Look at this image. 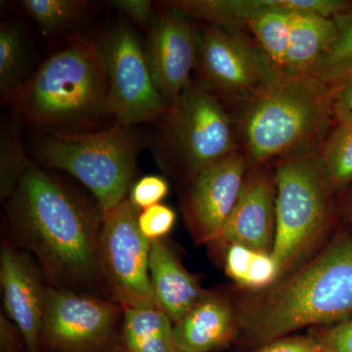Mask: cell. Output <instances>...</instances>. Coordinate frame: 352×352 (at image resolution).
Segmentation results:
<instances>
[{
    "instance_id": "cell-3",
    "label": "cell",
    "mask_w": 352,
    "mask_h": 352,
    "mask_svg": "<svg viewBox=\"0 0 352 352\" xmlns=\"http://www.w3.org/2000/svg\"><path fill=\"white\" fill-rule=\"evenodd\" d=\"M337 91L316 76L280 71L241 102L234 118L251 166L315 153L335 117Z\"/></svg>"
},
{
    "instance_id": "cell-23",
    "label": "cell",
    "mask_w": 352,
    "mask_h": 352,
    "mask_svg": "<svg viewBox=\"0 0 352 352\" xmlns=\"http://www.w3.org/2000/svg\"><path fill=\"white\" fill-rule=\"evenodd\" d=\"M19 6L46 36L74 32L87 17L91 3L85 0H23Z\"/></svg>"
},
{
    "instance_id": "cell-26",
    "label": "cell",
    "mask_w": 352,
    "mask_h": 352,
    "mask_svg": "<svg viewBox=\"0 0 352 352\" xmlns=\"http://www.w3.org/2000/svg\"><path fill=\"white\" fill-rule=\"evenodd\" d=\"M175 210L163 204H157L140 212L138 215V226L141 233L150 242L162 240L168 235L175 226Z\"/></svg>"
},
{
    "instance_id": "cell-17",
    "label": "cell",
    "mask_w": 352,
    "mask_h": 352,
    "mask_svg": "<svg viewBox=\"0 0 352 352\" xmlns=\"http://www.w3.org/2000/svg\"><path fill=\"white\" fill-rule=\"evenodd\" d=\"M150 280L157 305L173 324L182 318L205 295V289L190 274L162 240L153 241L149 258Z\"/></svg>"
},
{
    "instance_id": "cell-14",
    "label": "cell",
    "mask_w": 352,
    "mask_h": 352,
    "mask_svg": "<svg viewBox=\"0 0 352 352\" xmlns=\"http://www.w3.org/2000/svg\"><path fill=\"white\" fill-rule=\"evenodd\" d=\"M0 284L6 316L24 337L28 351L41 352L48 285L31 254L3 238L0 248Z\"/></svg>"
},
{
    "instance_id": "cell-31",
    "label": "cell",
    "mask_w": 352,
    "mask_h": 352,
    "mask_svg": "<svg viewBox=\"0 0 352 352\" xmlns=\"http://www.w3.org/2000/svg\"><path fill=\"white\" fill-rule=\"evenodd\" d=\"M0 352H29L22 333L3 311L0 314Z\"/></svg>"
},
{
    "instance_id": "cell-25",
    "label": "cell",
    "mask_w": 352,
    "mask_h": 352,
    "mask_svg": "<svg viewBox=\"0 0 352 352\" xmlns=\"http://www.w3.org/2000/svg\"><path fill=\"white\" fill-rule=\"evenodd\" d=\"M337 38L321 58L311 76L331 87H338L352 74V9L333 18Z\"/></svg>"
},
{
    "instance_id": "cell-16",
    "label": "cell",
    "mask_w": 352,
    "mask_h": 352,
    "mask_svg": "<svg viewBox=\"0 0 352 352\" xmlns=\"http://www.w3.org/2000/svg\"><path fill=\"white\" fill-rule=\"evenodd\" d=\"M239 326L232 305L223 296L206 292L180 320L173 324L178 351L212 352L226 349Z\"/></svg>"
},
{
    "instance_id": "cell-5",
    "label": "cell",
    "mask_w": 352,
    "mask_h": 352,
    "mask_svg": "<svg viewBox=\"0 0 352 352\" xmlns=\"http://www.w3.org/2000/svg\"><path fill=\"white\" fill-rule=\"evenodd\" d=\"M143 143L134 126L113 124L87 133H41L34 152L39 166L73 176L107 212L127 199Z\"/></svg>"
},
{
    "instance_id": "cell-19",
    "label": "cell",
    "mask_w": 352,
    "mask_h": 352,
    "mask_svg": "<svg viewBox=\"0 0 352 352\" xmlns=\"http://www.w3.org/2000/svg\"><path fill=\"white\" fill-rule=\"evenodd\" d=\"M173 323L155 307L124 308L117 352H177Z\"/></svg>"
},
{
    "instance_id": "cell-21",
    "label": "cell",
    "mask_w": 352,
    "mask_h": 352,
    "mask_svg": "<svg viewBox=\"0 0 352 352\" xmlns=\"http://www.w3.org/2000/svg\"><path fill=\"white\" fill-rule=\"evenodd\" d=\"M27 44L20 25L6 21L0 25V100L10 106L27 82Z\"/></svg>"
},
{
    "instance_id": "cell-11",
    "label": "cell",
    "mask_w": 352,
    "mask_h": 352,
    "mask_svg": "<svg viewBox=\"0 0 352 352\" xmlns=\"http://www.w3.org/2000/svg\"><path fill=\"white\" fill-rule=\"evenodd\" d=\"M98 44L107 68L115 124L134 126L161 120L170 106L155 85L136 32L126 24L117 25Z\"/></svg>"
},
{
    "instance_id": "cell-8",
    "label": "cell",
    "mask_w": 352,
    "mask_h": 352,
    "mask_svg": "<svg viewBox=\"0 0 352 352\" xmlns=\"http://www.w3.org/2000/svg\"><path fill=\"white\" fill-rule=\"evenodd\" d=\"M138 215L126 199L104 212L99 236L102 291L122 308L157 307L149 273L151 242L139 229Z\"/></svg>"
},
{
    "instance_id": "cell-33",
    "label": "cell",
    "mask_w": 352,
    "mask_h": 352,
    "mask_svg": "<svg viewBox=\"0 0 352 352\" xmlns=\"http://www.w3.org/2000/svg\"><path fill=\"white\" fill-rule=\"evenodd\" d=\"M342 214L346 221L352 223V186L347 190L342 205Z\"/></svg>"
},
{
    "instance_id": "cell-12",
    "label": "cell",
    "mask_w": 352,
    "mask_h": 352,
    "mask_svg": "<svg viewBox=\"0 0 352 352\" xmlns=\"http://www.w3.org/2000/svg\"><path fill=\"white\" fill-rule=\"evenodd\" d=\"M161 6L163 9L156 14L144 47L155 85L171 108L192 82L199 27L189 16Z\"/></svg>"
},
{
    "instance_id": "cell-20",
    "label": "cell",
    "mask_w": 352,
    "mask_h": 352,
    "mask_svg": "<svg viewBox=\"0 0 352 352\" xmlns=\"http://www.w3.org/2000/svg\"><path fill=\"white\" fill-rule=\"evenodd\" d=\"M333 195L352 186V112L336 109L335 117L315 151Z\"/></svg>"
},
{
    "instance_id": "cell-9",
    "label": "cell",
    "mask_w": 352,
    "mask_h": 352,
    "mask_svg": "<svg viewBox=\"0 0 352 352\" xmlns=\"http://www.w3.org/2000/svg\"><path fill=\"white\" fill-rule=\"evenodd\" d=\"M122 318L105 296L48 286L41 352H117Z\"/></svg>"
},
{
    "instance_id": "cell-22",
    "label": "cell",
    "mask_w": 352,
    "mask_h": 352,
    "mask_svg": "<svg viewBox=\"0 0 352 352\" xmlns=\"http://www.w3.org/2000/svg\"><path fill=\"white\" fill-rule=\"evenodd\" d=\"M226 270L236 283L254 289L267 288L281 278L279 265L271 252L237 244L227 247Z\"/></svg>"
},
{
    "instance_id": "cell-15",
    "label": "cell",
    "mask_w": 352,
    "mask_h": 352,
    "mask_svg": "<svg viewBox=\"0 0 352 352\" xmlns=\"http://www.w3.org/2000/svg\"><path fill=\"white\" fill-rule=\"evenodd\" d=\"M276 194L274 166H251L233 212L210 244H237L271 252L276 231Z\"/></svg>"
},
{
    "instance_id": "cell-10",
    "label": "cell",
    "mask_w": 352,
    "mask_h": 352,
    "mask_svg": "<svg viewBox=\"0 0 352 352\" xmlns=\"http://www.w3.org/2000/svg\"><path fill=\"white\" fill-rule=\"evenodd\" d=\"M198 27L197 82L217 98L241 103L281 71L245 32H227L201 22Z\"/></svg>"
},
{
    "instance_id": "cell-29",
    "label": "cell",
    "mask_w": 352,
    "mask_h": 352,
    "mask_svg": "<svg viewBox=\"0 0 352 352\" xmlns=\"http://www.w3.org/2000/svg\"><path fill=\"white\" fill-rule=\"evenodd\" d=\"M254 352H325L316 336H293L272 340Z\"/></svg>"
},
{
    "instance_id": "cell-27",
    "label": "cell",
    "mask_w": 352,
    "mask_h": 352,
    "mask_svg": "<svg viewBox=\"0 0 352 352\" xmlns=\"http://www.w3.org/2000/svg\"><path fill=\"white\" fill-rule=\"evenodd\" d=\"M170 191V186L162 176L146 175L132 185L129 201L138 212L161 204Z\"/></svg>"
},
{
    "instance_id": "cell-18",
    "label": "cell",
    "mask_w": 352,
    "mask_h": 352,
    "mask_svg": "<svg viewBox=\"0 0 352 352\" xmlns=\"http://www.w3.org/2000/svg\"><path fill=\"white\" fill-rule=\"evenodd\" d=\"M337 32L333 19L315 13L294 12L284 73L312 75L337 38Z\"/></svg>"
},
{
    "instance_id": "cell-7",
    "label": "cell",
    "mask_w": 352,
    "mask_h": 352,
    "mask_svg": "<svg viewBox=\"0 0 352 352\" xmlns=\"http://www.w3.org/2000/svg\"><path fill=\"white\" fill-rule=\"evenodd\" d=\"M276 231L273 258L281 277L300 266L326 235L333 217V195L315 153L274 164Z\"/></svg>"
},
{
    "instance_id": "cell-32",
    "label": "cell",
    "mask_w": 352,
    "mask_h": 352,
    "mask_svg": "<svg viewBox=\"0 0 352 352\" xmlns=\"http://www.w3.org/2000/svg\"><path fill=\"white\" fill-rule=\"evenodd\" d=\"M337 87L336 109L352 112V74Z\"/></svg>"
},
{
    "instance_id": "cell-4",
    "label": "cell",
    "mask_w": 352,
    "mask_h": 352,
    "mask_svg": "<svg viewBox=\"0 0 352 352\" xmlns=\"http://www.w3.org/2000/svg\"><path fill=\"white\" fill-rule=\"evenodd\" d=\"M352 314V234L340 236L288 278L245 303L238 321L258 344Z\"/></svg>"
},
{
    "instance_id": "cell-6",
    "label": "cell",
    "mask_w": 352,
    "mask_h": 352,
    "mask_svg": "<svg viewBox=\"0 0 352 352\" xmlns=\"http://www.w3.org/2000/svg\"><path fill=\"white\" fill-rule=\"evenodd\" d=\"M161 122L153 141L157 164L186 183L241 148L235 118L196 80Z\"/></svg>"
},
{
    "instance_id": "cell-2",
    "label": "cell",
    "mask_w": 352,
    "mask_h": 352,
    "mask_svg": "<svg viewBox=\"0 0 352 352\" xmlns=\"http://www.w3.org/2000/svg\"><path fill=\"white\" fill-rule=\"evenodd\" d=\"M10 107L22 122L43 133L107 129L106 120L113 118L99 44L76 34L30 76Z\"/></svg>"
},
{
    "instance_id": "cell-1",
    "label": "cell",
    "mask_w": 352,
    "mask_h": 352,
    "mask_svg": "<svg viewBox=\"0 0 352 352\" xmlns=\"http://www.w3.org/2000/svg\"><path fill=\"white\" fill-rule=\"evenodd\" d=\"M10 237L48 285L104 296L98 263L104 210L34 164L6 201Z\"/></svg>"
},
{
    "instance_id": "cell-13",
    "label": "cell",
    "mask_w": 352,
    "mask_h": 352,
    "mask_svg": "<svg viewBox=\"0 0 352 352\" xmlns=\"http://www.w3.org/2000/svg\"><path fill=\"white\" fill-rule=\"evenodd\" d=\"M251 164L240 148L201 171L183 200V214L200 243H212L233 212Z\"/></svg>"
},
{
    "instance_id": "cell-28",
    "label": "cell",
    "mask_w": 352,
    "mask_h": 352,
    "mask_svg": "<svg viewBox=\"0 0 352 352\" xmlns=\"http://www.w3.org/2000/svg\"><path fill=\"white\" fill-rule=\"evenodd\" d=\"M107 3L147 32L151 29L156 18L157 13L153 9L154 4L150 0H113Z\"/></svg>"
},
{
    "instance_id": "cell-24",
    "label": "cell",
    "mask_w": 352,
    "mask_h": 352,
    "mask_svg": "<svg viewBox=\"0 0 352 352\" xmlns=\"http://www.w3.org/2000/svg\"><path fill=\"white\" fill-rule=\"evenodd\" d=\"M22 120L13 113V120L1 124L0 136V199L12 195L25 171L34 166L24 149L21 136Z\"/></svg>"
},
{
    "instance_id": "cell-30",
    "label": "cell",
    "mask_w": 352,
    "mask_h": 352,
    "mask_svg": "<svg viewBox=\"0 0 352 352\" xmlns=\"http://www.w3.org/2000/svg\"><path fill=\"white\" fill-rule=\"evenodd\" d=\"M325 352H352V320H342L316 336Z\"/></svg>"
},
{
    "instance_id": "cell-34",
    "label": "cell",
    "mask_w": 352,
    "mask_h": 352,
    "mask_svg": "<svg viewBox=\"0 0 352 352\" xmlns=\"http://www.w3.org/2000/svg\"><path fill=\"white\" fill-rule=\"evenodd\" d=\"M177 352H182V351H177Z\"/></svg>"
}]
</instances>
